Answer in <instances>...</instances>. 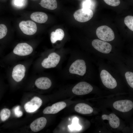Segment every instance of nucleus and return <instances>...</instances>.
Here are the masks:
<instances>
[{
	"label": "nucleus",
	"mask_w": 133,
	"mask_h": 133,
	"mask_svg": "<svg viewBox=\"0 0 133 133\" xmlns=\"http://www.w3.org/2000/svg\"><path fill=\"white\" fill-rule=\"evenodd\" d=\"M96 34L99 39L105 41H112L115 37L113 30L110 27L106 25L98 27L96 31Z\"/></svg>",
	"instance_id": "1"
},
{
	"label": "nucleus",
	"mask_w": 133,
	"mask_h": 133,
	"mask_svg": "<svg viewBox=\"0 0 133 133\" xmlns=\"http://www.w3.org/2000/svg\"><path fill=\"white\" fill-rule=\"evenodd\" d=\"M93 12L90 9L83 8L76 11L73 16L77 21L84 22L90 19L93 17Z\"/></svg>",
	"instance_id": "2"
},
{
	"label": "nucleus",
	"mask_w": 133,
	"mask_h": 133,
	"mask_svg": "<svg viewBox=\"0 0 133 133\" xmlns=\"http://www.w3.org/2000/svg\"><path fill=\"white\" fill-rule=\"evenodd\" d=\"M86 66L85 61L81 59L76 60L70 66L69 71L71 74L83 76L85 74Z\"/></svg>",
	"instance_id": "3"
},
{
	"label": "nucleus",
	"mask_w": 133,
	"mask_h": 133,
	"mask_svg": "<svg viewBox=\"0 0 133 133\" xmlns=\"http://www.w3.org/2000/svg\"><path fill=\"white\" fill-rule=\"evenodd\" d=\"M100 77L104 85L108 88L113 89L117 85L116 80L107 71L102 70L100 73Z\"/></svg>",
	"instance_id": "4"
},
{
	"label": "nucleus",
	"mask_w": 133,
	"mask_h": 133,
	"mask_svg": "<svg viewBox=\"0 0 133 133\" xmlns=\"http://www.w3.org/2000/svg\"><path fill=\"white\" fill-rule=\"evenodd\" d=\"M19 26L23 33L27 35L34 34L37 30L36 24L31 20L22 21L19 23Z\"/></svg>",
	"instance_id": "5"
},
{
	"label": "nucleus",
	"mask_w": 133,
	"mask_h": 133,
	"mask_svg": "<svg viewBox=\"0 0 133 133\" xmlns=\"http://www.w3.org/2000/svg\"><path fill=\"white\" fill-rule=\"evenodd\" d=\"M92 86L89 83L85 82H81L76 84L72 89V92L77 95L87 94L93 90Z\"/></svg>",
	"instance_id": "6"
},
{
	"label": "nucleus",
	"mask_w": 133,
	"mask_h": 133,
	"mask_svg": "<svg viewBox=\"0 0 133 133\" xmlns=\"http://www.w3.org/2000/svg\"><path fill=\"white\" fill-rule=\"evenodd\" d=\"M60 59L59 55L55 52L50 53L48 57L44 59L41 63L42 66L46 68L55 67L59 63Z\"/></svg>",
	"instance_id": "7"
},
{
	"label": "nucleus",
	"mask_w": 133,
	"mask_h": 133,
	"mask_svg": "<svg viewBox=\"0 0 133 133\" xmlns=\"http://www.w3.org/2000/svg\"><path fill=\"white\" fill-rule=\"evenodd\" d=\"M92 44L95 49L103 53H108L112 49V46L110 43L100 40L94 39L92 41Z\"/></svg>",
	"instance_id": "8"
},
{
	"label": "nucleus",
	"mask_w": 133,
	"mask_h": 133,
	"mask_svg": "<svg viewBox=\"0 0 133 133\" xmlns=\"http://www.w3.org/2000/svg\"><path fill=\"white\" fill-rule=\"evenodd\" d=\"M33 49L32 47L26 43L18 44L13 50L15 54L20 56H25L30 54L33 52Z\"/></svg>",
	"instance_id": "9"
},
{
	"label": "nucleus",
	"mask_w": 133,
	"mask_h": 133,
	"mask_svg": "<svg viewBox=\"0 0 133 133\" xmlns=\"http://www.w3.org/2000/svg\"><path fill=\"white\" fill-rule=\"evenodd\" d=\"M113 106L116 109L121 112H128L132 109L133 103L130 100H119L114 102Z\"/></svg>",
	"instance_id": "10"
},
{
	"label": "nucleus",
	"mask_w": 133,
	"mask_h": 133,
	"mask_svg": "<svg viewBox=\"0 0 133 133\" xmlns=\"http://www.w3.org/2000/svg\"><path fill=\"white\" fill-rule=\"evenodd\" d=\"M42 100L38 97H35L24 105L26 111L28 113H32L37 110L42 104Z\"/></svg>",
	"instance_id": "11"
},
{
	"label": "nucleus",
	"mask_w": 133,
	"mask_h": 133,
	"mask_svg": "<svg viewBox=\"0 0 133 133\" xmlns=\"http://www.w3.org/2000/svg\"><path fill=\"white\" fill-rule=\"evenodd\" d=\"M26 68L23 65L19 64L14 67L12 73V77L16 81H20L25 75Z\"/></svg>",
	"instance_id": "12"
},
{
	"label": "nucleus",
	"mask_w": 133,
	"mask_h": 133,
	"mask_svg": "<svg viewBox=\"0 0 133 133\" xmlns=\"http://www.w3.org/2000/svg\"><path fill=\"white\" fill-rule=\"evenodd\" d=\"M66 106V103L60 101L53 104L51 106H48L44 109L43 113L44 114H56L64 108Z\"/></svg>",
	"instance_id": "13"
},
{
	"label": "nucleus",
	"mask_w": 133,
	"mask_h": 133,
	"mask_svg": "<svg viewBox=\"0 0 133 133\" xmlns=\"http://www.w3.org/2000/svg\"><path fill=\"white\" fill-rule=\"evenodd\" d=\"M47 122V120L45 117H41L38 118L31 123L30 125L31 129L34 132L39 131L45 127Z\"/></svg>",
	"instance_id": "14"
},
{
	"label": "nucleus",
	"mask_w": 133,
	"mask_h": 133,
	"mask_svg": "<svg viewBox=\"0 0 133 133\" xmlns=\"http://www.w3.org/2000/svg\"><path fill=\"white\" fill-rule=\"evenodd\" d=\"M36 86L38 88L46 90L49 88L52 84L50 80L47 77H42L37 79L35 82Z\"/></svg>",
	"instance_id": "15"
},
{
	"label": "nucleus",
	"mask_w": 133,
	"mask_h": 133,
	"mask_svg": "<svg viewBox=\"0 0 133 133\" xmlns=\"http://www.w3.org/2000/svg\"><path fill=\"white\" fill-rule=\"evenodd\" d=\"M102 119L109 121L110 126L114 128L118 127L120 124V120L119 118L115 114L112 113L109 115L104 114L102 116Z\"/></svg>",
	"instance_id": "16"
},
{
	"label": "nucleus",
	"mask_w": 133,
	"mask_h": 133,
	"mask_svg": "<svg viewBox=\"0 0 133 133\" xmlns=\"http://www.w3.org/2000/svg\"><path fill=\"white\" fill-rule=\"evenodd\" d=\"M74 109L76 112L82 114H90L93 112V108L88 105L84 103H80L77 104Z\"/></svg>",
	"instance_id": "17"
},
{
	"label": "nucleus",
	"mask_w": 133,
	"mask_h": 133,
	"mask_svg": "<svg viewBox=\"0 0 133 133\" xmlns=\"http://www.w3.org/2000/svg\"><path fill=\"white\" fill-rule=\"evenodd\" d=\"M30 17L33 21L38 23H42L45 22L48 19L47 15L42 12H36L33 13Z\"/></svg>",
	"instance_id": "18"
},
{
	"label": "nucleus",
	"mask_w": 133,
	"mask_h": 133,
	"mask_svg": "<svg viewBox=\"0 0 133 133\" xmlns=\"http://www.w3.org/2000/svg\"><path fill=\"white\" fill-rule=\"evenodd\" d=\"M64 36L63 31L61 29H57L55 32H52L51 33V42L52 43H54L58 40H61L63 39Z\"/></svg>",
	"instance_id": "19"
},
{
	"label": "nucleus",
	"mask_w": 133,
	"mask_h": 133,
	"mask_svg": "<svg viewBox=\"0 0 133 133\" xmlns=\"http://www.w3.org/2000/svg\"><path fill=\"white\" fill-rule=\"evenodd\" d=\"M40 4L42 7L51 10L55 9L57 7L56 0H42Z\"/></svg>",
	"instance_id": "20"
},
{
	"label": "nucleus",
	"mask_w": 133,
	"mask_h": 133,
	"mask_svg": "<svg viewBox=\"0 0 133 133\" xmlns=\"http://www.w3.org/2000/svg\"><path fill=\"white\" fill-rule=\"evenodd\" d=\"M11 114L10 110L8 108H4L0 112V117L3 121H5L10 117Z\"/></svg>",
	"instance_id": "21"
},
{
	"label": "nucleus",
	"mask_w": 133,
	"mask_h": 133,
	"mask_svg": "<svg viewBox=\"0 0 133 133\" xmlns=\"http://www.w3.org/2000/svg\"><path fill=\"white\" fill-rule=\"evenodd\" d=\"M133 17L128 16L124 19V22L127 27L131 31H133Z\"/></svg>",
	"instance_id": "22"
},
{
	"label": "nucleus",
	"mask_w": 133,
	"mask_h": 133,
	"mask_svg": "<svg viewBox=\"0 0 133 133\" xmlns=\"http://www.w3.org/2000/svg\"><path fill=\"white\" fill-rule=\"evenodd\" d=\"M125 76L128 83L132 88H133V73L128 71L126 72Z\"/></svg>",
	"instance_id": "23"
},
{
	"label": "nucleus",
	"mask_w": 133,
	"mask_h": 133,
	"mask_svg": "<svg viewBox=\"0 0 133 133\" xmlns=\"http://www.w3.org/2000/svg\"><path fill=\"white\" fill-rule=\"evenodd\" d=\"M7 32V29L6 25L3 24H0V39L6 36Z\"/></svg>",
	"instance_id": "24"
},
{
	"label": "nucleus",
	"mask_w": 133,
	"mask_h": 133,
	"mask_svg": "<svg viewBox=\"0 0 133 133\" xmlns=\"http://www.w3.org/2000/svg\"><path fill=\"white\" fill-rule=\"evenodd\" d=\"M108 5L112 6H116L120 3V0H103Z\"/></svg>",
	"instance_id": "25"
},
{
	"label": "nucleus",
	"mask_w": 133,
	"mask_h": 133,
	"mask_svg": "<svg viewBox=\"0 0 133 133\" xmlns=\"http://www.w3.org/2000/svg\"><path fill=\"white\" fill-rule=\"evenodd\" d=\"M13 111L15 115L17 117H21L23 115V112L20 110V107L19 106L15 107L14 108Z\"/></svg>",
	"instance_id": "26"
},
{
	"label": "nucleus",
	"mask_w": 133,
	"mask_h": 133,
	"mask_svg": "<svg viewBox=\"0 0 133 133\" xmlns=\"http://www.w3.org/2000/svg\"><path fill=\"white\" fill-rule=\"evenodd\" d=\"M91 5L92 2L90 0H86L83 3V8L90 9Z\"/></svg>",
	"instance_id": "27"
},
{
	"label": "nucleus",
	"mask_w": 133,
	"mask_h": 133,
	"mask_svg": "<svg viewBox=\"0 0 133 133\" xmlns=\"http://www.w3.org/2000/svg\"><path fill=\"white\" fill-rule=\"evenodd\" d=\"M25 0H15L14 4L17 7H21L25 4Z\"/></svg>",
	"instance_id": "28"
},
{
	"label": "nucleus",
	"mask_w": 133,
	"mask_h": 133,
	"mask_svg": "<svg viewBox=\"0 0 133 133\" xmlns=\"http://www.w3.org/2000/svg\"><path fill=\"white\" fill-rule=\"evenodd\" d=\"M70 129L72 130L75 128L76 129L80 130L81 129V126L75 124L74 125H72L70 126H68Z\"/></svg>",
	"instance_id": "29"
},
{
	"label": "nucleus",
	"mask_w": 133,
	"mask_h": 133,
	"mask_svg": "<svg viewBox=\"0 0 133 133\" xmlns=\"http://www.w3.org/2000/svg\"><path fill=\"white\" fill-rule=\"evenodd\" d=\"M100 132V131H99V132Z\"/></svg>",
	"instance_id": "30"
}]
</instances>
